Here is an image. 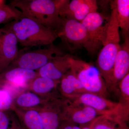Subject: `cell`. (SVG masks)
<instances>
[{
  "mask_svg": "<svg viewBox=\"0 0 129 129\" xmlns=\"http://www.w3.org/2000/svg\"><path fill=\"white\" fill-rule=\"evenodd\" d=\"M68 0H13L10 5L18 8L25 17L56 32L62 18L59 12Z\"/></svg>",
  "mask_w": 129,
  "mask_h": 129,
  "instance_id": "obj_1",
  "label": "cell"
},
{
  "mask_svg": "<svg viewBox=\"0 0 129 129\" xmlns=\"http://www.w3.org/2000/svg\"><path fill=\"white\" fill-rule=\"evenodd\" d=\"M119 28L115 3L113 5L108 22L106 40L97 62L96 67L105 81L109 92L112 78L114 62L120 48Z\"/></svg>",
  "mask_w": 129,
  "mask_h": 129,
  "instance_id": "obj_2",
  "label": "cell"
},
{
  "mask_svg": "<svg viewBox=\"0 0 129 129\" xmlns=\"http://www.w3.org/2000/svg\"><path fill=\"white\" fill-rule=\"evenodd\" d=\"M5 28L12 32L18 43L25 48L51 45L58 38L54 30L24 17L13 21Z\"/></svg>",
  "mask_w": 129,
  "mask_h": 129,
  "instance_id": "obj_3",
  "label": "cell"
},
{
  "mask_svg": "<svg viewBox=\"0 0 129 129\" xmlns=\"http://www.w3.org/2000/svg\"><path fill=\"white\" fill-rule=\"evenodd\" d=\"M71 71L86 91L108 99L109 92L99 70L90 63L72 56Z\"/></svg>",
  "mask_w": 129,
  "mask_h": 129,
  "instance_id": "obj_4",
  "label": "cell"
},
{
  "mask_svg": "<svg viewBox=\"0 0 129 129\" xmlns=\"http://www.w3.org/2000/svg\"><path fill=\"white\" fill-rule=\"evenodd\" d=\"M56 32L58 37L61 38L69 46L71 45L75 48L83 47L91 53L96 51L90 41L86 29L81 22L72 19L62 18L60 26Z\"/></svg>",
  "mask_w": 129,
  "mask_h": 129,
  "instance_id": "obj_5",
  "label": "cell"
},
{
  "mask_svg": "<svg viewBox=\"0 0 129 129\" xmlns=\"http://www.w3.org/2000/svg\"><path fill=\"white\" fill-rule=\"evenodd\" d=\"M63 55L62 51L53 45L44 49L24 52L21 50L18 52L17 57L6 70L20 68L37 71L56 56Z\"/></svg>",
  "mask_w": 129,
  "mask_h": 129,
  "instance_id": "obj_6",
  "label": "cell"
},
{
  "mask_svg": "<svg viewBox=\"0 0 129 129\" xmlns=\"http://www.w3.org/2000/svg\"><path fill=\"white\" fill-rule=\"evenodd\" d=\"M61 120L78 125L87 124L104 114L84 104L76 103L63 98L61 102Z\"/></svg>",
  "mask_w": 129,
  "mask_h": 129,
  "instance_id": "obj_7",
  "label": "cell"
},
{
  "mask_svg": "<svg viewBox=\"0 0 129 129\" xmlns=\"http://www.w3.org/2000/svg\"><path fill=\"white\" fill-rule=\"evenodd\" d=\"M37 76L33 70L16 68L7 70L0 74V88L13 92L28 88L29 83Z\"/></svg>",
  "mask_w": 129,
  "mask_h": 129,
  "instance_id": "obj_8",
  "label": "cell"
},
{
  "mask_svg": "<svg viewBox=\"0 0 129 129\" xmlns=\"http://www.w3.org/2000/svg\"><path fill=\"white\" fill-rule=\"evenodd\" d=\"M68 99L73 102L89 106L105 115L120 116L127 122L125 119L122 108L118 102L112 101L101 96L88 92Z\"/></svg>",
  "mask_w": 129,
  "mask_h": 129,
  "instance_id": "obj_9",
  "label": "cell"
},
{
  "mask_svg": "<svg viewBox=\"0 0 129 129\" xmlns=\"http://www.w3.org/2000/svg\"><path fill=\"white\" fill-rule=\"evenodd\" d=\"M104 17L97 12L90 13L81 22L85 27L90 41L96 50L103 45L106 37L108 22L104 24Z\"/></svg>",
  "mask_w": 129,
  "mask_h": 129,
  "instance_id": "obj_10",
  "label": "cell"
},
{
  "mask_svg": "<svg viewBox=\"0 0 129 129\" xmlns=\"http://www.w3.org/2000/svg\"><path fill=\"white\" fill-rule=\"evenodd\" d=\"M98 8L95 0L68 1L60 9L59 14L62 18L81 22L90 13L97 12Z\"/></svg>",
  "mask_w": 129,
  "mask_h": 129,
  "instance_id": "obj_11",
  "label": "cell"
},
{
  "mask_svg": "<svg viewBox=\"0 0 129 129\" xmlns=\"http://www.w3.org/2000/svg\"><path fill=\"white\" fill-rule=\"evenodd\" d=\"M0 39V74L8 68L18 54L17 40L11 31L3 28Z\"/></svg>",
  "mask_w": 129,
  "mask_h": 129,
  "instance_id": "obj_12",
  "label": "cell"
},
{
  "mask_svg": "<svg viewBox=\"0 0 129 129\" xmlns=\"http://www.w3.org/2000/svg\"><path fill=\"white\" fill-rule=\"evenodd\" d=\"M124 43L115 58L113 70L112 78L109 92L118 94V85L120 81L129 71V39L128 36L125 37Z\"/></svg>",
  "mask_w": 129,
  "mask_h": 129,
  "instance_id": "obj_13",
  "label": "cell"
},
{
  "mask_svg": "<svg viewBox=\"0 0 129 129\" xmlns=\"http://www.w3.org/2000/svg\"><path fill=\"white\" fill-rule=\"evenodd\" d=\"M62 98L56 95L49 97L45 104L37 109L44 129H58L61 122Z\"/></svg>",
  "mask_w": 129,
  "mask_h": 129,
  "instance_id": "obj_14",
  "label": "cell"
},
{
  "mask_svg": "<svg viewBox=\"0 0 129 129\" xmlns=\"http://www.w3.org/2000/svg\"><path fill=\"white\" fill-rule=\"evenodd\" d=\"M72 56L69 54L56 56L36 71L37 76L60 81L65 74L71 69L70 58Z\"/></svg>",
  "mask_w": 129,
  "mask_h": 129,
  "instance_id": "obj_15",
  "label": "cell"
},
{
  "mask_svg": "<svg viewBox=\"0 0 129 129\" xmlns=\"http://www.w3.org/2000/svg\"><path fill=\"white\" fill-rule=\"evenodd\" d=\"M59 85L61 94L66 99L87 92L71 70L63 76Z\"/></svg>",
  "mask_w": 129,
  "mask_h": 129,
  "instance_id": "obj_16",
  "label": "cell"
},
{
  "mask_svg": "<svg viewBox=\"0 0 129 129\" xmlns=\"http://www.w3.org/2000/svg\"><path fill=\"white\" fill-rule=\"evenodd\" d=\"M60 83V81L37 76L29 83L28 88L40 96L47 98L55 95L53 91L56 89Z\"/></svg>",
  "mask_w": 129,
  "mask_h": 129,
  "instance_id": "obj_17",
  "label": "cell"
},
{
  "mask_svg": "<svg viewBox=\"0 0 129 129\" xmlns=\"http://www.w3.org/2000/svg\"><path fill=\"white\" fill-rule=\"evenodd\" d=\"M48 97H42L31 91L22 92L13 99L12 107L22 109H37L45 104Z\"/></svg>",
  "mask_w": 129,
  "mask_h": 129,
  "instance_id": "obj_18",
  "label": "cell"
},
{
  "mask_svg": "<svg viewBox=\"0 0 129 129\" xmlns=\"http://www.w3.org/2000/svg\"><path fill=\"white\" fill-rule=\"evenodd\" d=\"M127 123L118 115H104L91 122L90 127L91 129H129Z\"/></svg>",
  "mask_w": 129,
  "mask_h": 129,
  "instance_id": "obj_19",
  "label": "cell"
},
{
  "mask_svg": "<svg viewBox=\"0 0 129 129\" xmlns=\"http://www.w3.org/2000/svg\"><path fill=\"white\" fill-rule=\"evenodd\" d=\"M26 129H44L41 117L37 109H22L12 107Z\"/></svg>",
  "mask_w": 129,
  "mask_h": 129,
  "instance_id": "obj_20",
  "label": "cell"
},
{
  "mask_svg": "<svg viewBox=\"0 0 129 129\" xmlns=\"http://www.w3.org/2000/svg\"><path fill=\"white\" fill-rule=\"evenodd\" d=\"M115 3L119 26L125 36H127L129 31V1L117 0Z\"/></svg>",
  "mask_w": 129,
  "mask_h": 129,
  "instance_id": "obj_21",
  "label": "cell"
},
{
  "mask_svg": "<svg viewBox=\"0 0 129 129\" xmlns=\"http://www.w3.org/2000/svg\"><path fill=\"white\" fill-rule=\"evenodd\" d=\"M118 103L122 108L125 119L128 122L129 115V73L120 81L118 85Z\"/></svg>",
  "mask_w": 129,
  "mask_h": 129,
  "instance_id": "obj_22",
  "label": "cell"
},
{
  "mask_svg": "<svg viewBox=\"0 0 129 129\" xmlns=\"http://www.w3.org/2000/svg\"><path fill=\"white\" fill-rule=\"evenodd\" d=\"M23 17L20 10L10 5L5 3L0 6V24L6 23L13 19L18 20Z\"/></svg>",
  "mask_w": 129,
  "mask_h": 129,
  "instance_id": "obj_23",
  "label": "cell"
},
{
  "mask_svg": "<svg viewBox=\"0 0 129 129\" xmlns=\"http://www.w3.org/2000/svg\"><path fill=\"white\" fill-rule=\"evenodd\" d=\"M13 96L9 91L0 89V110H6L12 108Z\"/></svg>",
  "mask_w": 129,
  "mask_h": 129,
  "instance_id": "obj_24",
  "label": "cell"
},
{
  "mask_svg": "<svg viewBox=\"0 0 129 129\" xmlns=\"http://www.w3.org/2000/svg\"><path fill=\"white\" fill-rule=\"evenodd\" d=\"M58 129H81L80 126L72 122L61 120Z\"/></svg>",
  "mask_w": 129,
  "mask_h": 129,
  "instance_id": "obj_25",
  "label": "cell"
},
{
  "mask_svg": "<svg viewBox=\"0 0 129 129\" xmlns=\"http://www.w3.org/2000/svg\"><path fill=\"white\" fill-rule=\"evenodd\" d=\"M9 119L4 112L0 111V129H8L9 125Z\"/></svg>",
  "mask_w": 129,
  "mask_h": 129,
  "instance_id": "obj_26",
  "label": "cell"
},
{
  "mask_svg": "<svg viewBox=\"0 0 129 129\" xmlns=\"http://www.w3.org/2000/svg\"><path fill=\"white\" fill-rule=\"evenodd\" d=\"M8 129H23L16 122H13V123L12 124V126L10 128Z\"/></svg>",
  "mask_w": 129,
  "mask_h": 129,
  "instance_id": "obj_27",
  "label": "cell"
},
{
  "mask_svg": "<svg viewBox=\"0 0 129 129\" xmlns=\"http://www.w3.org/2000/svg\"><path fill=\"white\" fill-rule=\"evenodd\" d=\"M90 123L80 126L81 129H91L90 127Z\"/></svg>",
  "mask_w": 129,
  "mask_h": 129,
  "instance_id": "obj_28",
  "label": "cell"
},
{
  "mask_svg": "<svg viewBox=\"0 0 129 129\" xmlns=\"http://www.w3.org/2000/svg\"><path fill=\"white\" fill-rule=\"evenodd\" d=\"M3 32V29H0V39H1V37L2 36Z\"/></svg>",
  "mask_w": 129,
  "mask_h": 129,
  "instance_id": "obj_29",
  "label": "cell"
},
{
  "mask_svg": "<svg viewBox=\"0 0 129 129\" xmlns=\"http://www.w3.org/2000/svg\"><path fill=\"white\" fill-rule=\"evenodd\" d=\"M5 1L4 0H0V6L2 5L3 4H5Z\"/></svg>",
  "mask_w": 129,
  "mask_h": 129,
  "instance_id": "obj_30",
  "label": "cell"
}]
</instances>
